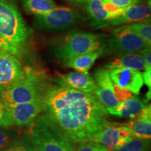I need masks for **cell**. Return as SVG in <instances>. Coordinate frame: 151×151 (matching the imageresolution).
I'll list each match as a JSON object with an SVG mask.
<instances>
[{
    "instance_id": "obj_16",
    "label": "cell",
    "mask_w": 151,
    "mask_h": 151,
    "mask_svg": "<svg viewBox=\"0 0 151 151\" xmlns=\"http://www.w3.org/2000/svg\"><path fill=\"white\" fill-rule=\"evenodd\" d=\"M119 125L120 124L118 123L113 122L95 134L89 141L103 145L109 150H113L116 147L121 146L129 139H122L120 137L119 134Z\"/></svg>"
},
{
    "instance_id": "obj_8",
    "label": "cell",
    "mask_w": 151,
    "mask_h": 151,
    "mask_svg": "<svg viewBox=\"0 0 151 151\" xmlns=\"http://www.w3.org/2000/svg\"><path fill=\"white\" fill-rule=\"evenodd\" d=\"M29 72L18 58L0 49V88L24 80Z\"/></svg>"
},
{
    "instance_id": "obj_24",
    "label": "cell",
    "mask_w": 151,
    "mask_h": 151,
    "mask_svg": "<svg viewBox=\"0 0 151 151\" xmlns=\"http://www.w3.org/2000/svg\"><path fill=\"white\" fill-rule=\"evenodd\" d=\"M102 2L108 3L115 8L124 11L130 6L137 2V0H102Z\"/></svg>"
},
{
    "instance_id": "obj_26",
    "label": "cell",
    "mask_w": 151,
    "mask_h": 151,
    "mask_svg": "<svg viewBox=\"0 0 151 151\" xmlns=\"http://www.w3.org/2000/svg\"><path fill=\"white\" fill-rule=\"evenodd\" d=\"M99 143L88 141L78 144L76 147L75 151H97L100 146Z\"/></svg>"
},
{
    "instance_id": "obj_12",
    "label": "cell",
    "mask_w": 151,
    "mask_h": 151,
    "mask_svg": "<svg viewBox=\"0 0 151 151\" xmlns=\"http://www.w3.org/2000/svg\"><path fill=\"white\" fill-rule=\"evenodd\" d=\"M92 78L97 85V90L94 94L100 102L106 109L116 108L120 102L115 97L113 83L109 75V69H97Z\"/></svg>"
},
{
    "instance_id": "obj_15",
    "label": "cell",
    "mask_w": 151,
    "mask_h": 151,
    "mask_svg": "<svg viewBox=\"0 0 151 151\" xmlns=\"http://www.w3.org/2000/svg\"><path fill=\"white\" fill-rule=\"evenodd\" d=\"M148 100L141 99L137 96L132 97L123 102H120L115 109H106L109 114L119 118H133L138 113L148 106Z\"/></svg>"
},
{
    "instance_id": "obj_5",
    "label": "cell",
    "mask_w": 151,
    "mask_h": 151,
    "mask_svg": "<svg viewBox=\"0 0 151 151\" xmlns=\"http://www.w3.org/2000/svg\"><path fill=\"white\" fill-rule=\"evenodd\" d=\"M104 41L99 35L89 32H74L68 35L55 47L53 51L58 59L66 60L97 51L103 47Z\"/></svg>"
},
{
    "instance_id": "obj_19",
    "label": "cell",
    "mask_w": 151,
    "mask_h": 151,
    "mask_svg": "<svg viewBox=\"0 0 151 151\" xmlns=\"http://www.w3.org/2000/svg\"><path fill=\"white\" fill-rule=\"evenodd\" d=\"M84 4L86 11L92 19V26L113 18L112 15L104 8L102 0H90Z\"/></svg>"
},
{
    "instance_id": "obj_10",
    "label": "cell",
    "mask_w": 151,
    "mask_h": 151,
    "mask_svg": "<svg viewBox=\"0 0 151 151\" xmlns=\"http://www.w3.org/2000/svg\"><path fill=\"white\" fill-rule=\"evenodd\" d=\"M150 18V3L134 4L123 11V13L117 18L106 20L101 23L92 26L95 29H103L110 27L132 24L143 21Z\"/></svg>"
},
{
    "instance_id": "obj_27",
    "label": "cell",
    "mask_w": 151,
    "mask_h": 151,
    "mask_svg": "<svg viewBox=\"0 0 151 151\" xmlns=\"http://www.w3.org/2000/svg\"><path fill=\"white\" fill-rule=\"evenodd\" d=\"M139 52L142 55L143 60H144V70L146 71H151L150 47H146Z\"/></svg>"
},
{
    "instance_id": "obj_2",
    "label": "cell",
    "mask_w": 151,
    "mask_h": 151,
    "mask_svg": "<svg viewBox=\"0 0 151 151\" xmlns=\"http://www.w3.org/2000/svg\"><path fill=\"white\" fill-rule=\"evenodd\" d=\"M28 36L29 30L15 4L0 0V49L21 58Z\"/></svg>"
},
{
    "instance_id": "obj_17",
    "label": "cell",
    "mask_w": 151,
    "mask_h": 151,
    "mask_svg": "<svg viewBox=\"0 0 151 151\" xmlns=\"http://www.w3.org/2000/svg\"><path fill=\"white\" fill-rule=\"evenodd\" d=\"M109 69H130L141 71L144 69V60L139 52H132L118 55L104 65Z\"/></svg>"
},
{
    "instance_id": "obj_23",
    "label": "cell",
    "mask_w": 151,
    "mask_h": 151,
    "mask_svg": "<svg viewBox=\"0 0 151 151\" xmlns=\"http://www.w3.org/2000/svg\"><path fill=\"white\" fill-rule=\"evenodd\" d=\"M132 31L140 37L146 45L149 47L151 46V24L150 18L143 21L126 24Z\"/></svg>"
},
{
    "instance_id": "obj_4",
    "label": "cell",
    "mask_w": 151,
    "mask_h": 151,
    "mask_svg": "<svg viewBox=\"0 0 151 151\" xmlns=\"http://www.w3.org/2000/svg\"><path fill=\"white\" fill-rule=\"evenodd\" d=\"M20 140L30 151H75V148L36 118L26 126Z\"/></svg>"
},
{
    "instance_id": "obj_31",
    "label": "cell",
    "mask_w": 151,
    "mask_h": 151,
    "mask_svg": "<svg viewBox=\"0 0 151 151\" xmlns=\"http://www.w3.org/2000/svg\"><path fill=\"white\" fill-rule=\"evenodd\" d=\"M69 2L73 4H86L87 1H90V0H67Z\"/></svg>"
},
{
    "instance_id": "obj_7",
    "label": "cell",
    "mask_w": 151,
    "mask_h": 151,
    "mask_svg": "<svg viewBox=\"0 0 151 151\" xmlns=\"http://www.w3.org/2000/svg\"><path fill=\"white\" fill-rule=\"evenodd\" d=\"M81 15L69 7H55L44 14L35 16L34 23L41 31H62L75 25Z\"/></svg>"
},
{
    "instance_id": "obj_30",
    "label": "cell",
    "mask_w": 151,
    "mask_h": 151,
    "mask_svg": "<svg viewBox=\"0 0 151 151\" xmlns=\"http://www.w3.org/2000/svg\"><path fill=\"white\" fill-rule=\"evenodd\" d=\"M143 82L146 84L149 91H151V71H144V72L143 73Z\"/></svg>"
},
{
    "instance_id": "obj_11",
    "label": "cell",
    "mask_w": 151,
    "mask_h": 151,
    "mask_svg": "<svg viewBox=\"0 0 151 151\" xmlns=\"http://www.w3.org/2000/svg\"><path fill=\"white\" fill-rule=\"evenodd\" d=\"M113 85L139 95L144 84L143 73L130 69H109Z\"/></svg>"
},
{
    "instance_id": "obj_29",
    "label": "cell",
    "mask_w": 151,
    "mask_h": 151,
    "mask_svg": "<svg viewBox=\"0 0 151 151\" xmlns=\"http://www.w3.org/2000/svg\"><path fill=\"white\" fill-rule=\"evenodd\" d=\"M5 151H30L29 149L27 148L22 141L20 140H18L16 141V143H14L12 146L9 147Z\"/></svg>"
},
{
    "instance_id": "obj_20",
    "label": "cell",
    "mask_w": 151,
    "mask_h": 151,
    "mask_svg": "<svg viewBox=\"0 0 151 151\" xmlns=\"http://www.w3.org/2000/svg\"><path fill=\"white\" fill-rule=\"evenodd\" d=\"M24 11L29 14H44L57 7L54 0H20Z\"/></svg>"
},
{
    "instance_id": "obj_14",
    "label": "cell",
    "mask_w": 151,
    "mask_h": 151,
    "mask_svg": "<svg viewBox=\"0 0 151 151\" xmlns=\"http://www.w3.org/2000/svg\"><path fill=\"white\" fill-rule=\"evenodd\" d=\"M122 125L128 128L134 137L150 140L151 137V106H147L127 123Z\"/></svg>"
},
{
    "instance_id": "obj_1",
    "label": "cell",
    "mask_w": 151,
    "mask_h": 151,
    "mask_svg": "<svg viewBox=\"0 0 151 151\" xmlns=\"http://www.w3.org/2000/svg\"><path fill=\"white\" fill-rule=\"evenodd\" d=\"M37 119L75 149L113 123L95 94L60 84L48 86Z\"/></svg>"
},
{
    "instance_id": "obj_3",
    "label": "cell",
    "mask_w": 151,
    "mask_h": 151,
    "mask_svg": "<svg viewBox=\"0 0 151 151\" xmlns=\"http://www.w3.org/2000/svg\"><path fill=\"white\" fill-rule=\"evenodd\" d=\"M48 86L42 75L30 71L24 80L0 88V101L6 106L35 101L44 97Z\"/></svg>"
},
{
    "instance_id": "obj_13",
    "label": "cell",
    "mask_w": 151,
    "mask_h": 151,
    "mask_svg": "<svg viewBox=\"0 0 151 151\" xmlns=\"http://www.w3.org/2000/svg\"><path fill=\"white\" fill-rule=\"evenodd\" d=\"M57 83L87 93L94 94L97 85L88 72L72 71L67 74H58Z\"/></svg>"
},
{
    "instance_id": "obj_9",
    "label": "cell",
    "mask_w": 151,
    "mask_h": 151,
    "mask_svg": "<svg viewBox=\"0 0 151 151\" xmlns=\"http://www.w3.org/2000/svg\"><path fill=\"white\" fill-rule=\"evenodd\" d=\"M43 97L30 102L6 106L11 127L28 126L42 112Z\"/></svg>"
},
{
    "instance_id": "obj_22",
    "label": "cell",
    "mask_w": 151,
    "mask_h": 151,
    "mask_svg": "<svg viewBox=\"0 0 151 151\" xmlns=\"http://www.w3.org/2000/svg\"><path fill=\"white\" fill-rule=\"evenodd\" d=\"M150 140L132 137L121 146L116 147L113 151H149Z\"/></svg>"
},
{
    "instance_id": "obj_28",
    "label": "cell",
    "mask_w": 151,
    "mask_h": 151,
    "mask_svg": "<svg viewBox=\"0 0 151 151\" xmlns=\"http://www.w3.org/2000/svg\"><path fill=\"white\" fill-rule=\"evenodd\" d=\"M0 126L2 127H11L9 123L6 106L0 101Z\"/></svg>"
},
{
    "instance_id": "obj_21",
    "label": "cell",
    "mask_w": 151,
    "mask_h": 151,
    "mask_svg": "<svg viewBox=\"0 0 151 151\" xmlns=\"http://www.w3.org/2000/svg\"><path fill=\"white\" fill-rule=\"evenodd\" d=\"M21 137V130L19 128L0 126V151H5Z\"/></svg>"
},
{
    "instance_id": "obj_6",
    "label": "cell",
    "mask_w": 151,
    "mask_h": 151,
    "mask_svg": "<svg viewBox=\"0 0 151 151\" xmlns=\"http://www.w3.org/2000/svg\"><path fill=\"white\" fill-rule=\"evenodd\" d=\"M146 47L145 41L127 25L115 28L106 42H104L103 54L117 55L139 52ZM102 54V55H103Z\"/></svg>"
},
{
    "instance_id": "obj_18",
    "label": "cell",
    "mask_w": 151,
    "mask_h": 151,
    "mask_svg": "<svg viewBox=\"0 0 151 151\" xmlns=\"http://www.w3.org/2000/svg\"><path fill=\"white\" fill-rule=\"evenodd\" d=\"M102 48L97 51L82 55L64 61V65L65 67L74 69L76 71L88 72L97 58L102 55Z\"/></svg>"
},
{
    "instance_id": "obj_25",
    "label": "cell",
    "mask_w": 151,
    "mask_h": 151,
    "mask_svg": "<svg viewBox=\"0 0 151 151\" xmlns=\"http://www.w3.org/2000/svg\"><path fill=\"white\" fill-rule=\"evenodd\" d=\"M113 89H114L115 97L119 102H123V101H127V99L132 97V92L128 91V90L118 88L115 85H113Z\"/></svg>"
}]
</instances>
